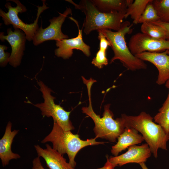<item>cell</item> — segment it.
<instances>
[{
  "label": "cell",
  "mask_w": 169,
  "mask_h": 169,
  "mask_svg": "<svg viewBox=\"0 0 169 169\" xmlns=\"http://www.w3.org/2000/svg\"><path fill=\"white\" fill-rule=\"evenodd\" d=\"M17 4L15 7H13L10 3H7L5 7L8 12L5 13L0 9V16L2 17L4 24L6 25L12 24L15 29H20L25 33L26 38L29 41L33 40L35 35L38 28V21L41 14L45 10L49 8L45 4V0H42V6H37L38 8L37 17L33 23L30 24L24 23L19 18L18 13L25 12L27 9L19 0H11Z\"/></svg>",
  "instance_id": "cell-6"
},
{
  "label": "cell",
  "mask_w": 169,
  "mask_h": 169,
  "mask_svg": "<svg viewBox=\"0 0 169 169\" xmlns=\"http://www.w3.org/2000/svg\"><path fill=\"white\" fill-rule=\"evenodd\" d=\"M121 117L125 127L133 128L141 133L155 158L157 157L159 149L167 150L169 135L160 125L153 121V118L150 115L143 111L137 116L123 114Z\"/></svg>",
  "instance_id": "cell-2"
},
{
  "label": "cell",
  "mask_w": 169,
  "mask_h": 169,
  "mask_svg": "<svg viewBox=\"0 0 169 169\" xmlns=\"http://www.w3.org/2000/svg\"><path fill=\"white\" fill-rule=\"evenodd\" d=\"M143 60L154 65L158 71L156 83L159 85L165 84L169 80V55L167 50L161 52H145L135 55Z\"/></svg>",
  "instance_id": "cell-13"
},
{
  "label": "cell",
  "mask_w": 169,
  "mask_h": 169,
  "mask_svg": "<svg viewBox=\"0 0 169 169\" xmlns=\"http://www.w3.org/2000/svg\"><path fill=\"white\" fill-rule=\"evenodd\" d=\"M38 84L43 94L44 102L36 104H33L30 101L27 102L39 109L44 117H52L54 122L57 123L64 130H73L74 128L69 119L71 111H66L59 105L55 103V98L51 94L52 90L43 82L40 81L38 82Z\"/></svg>",
  "instance_id": "cell-7"
},
{
  "label": "cell",
  "mask_w": 169,
  "mask_h": 169,
  "mask_svg": "<svg viewBox=\"0 0 169 169\" xmlns=\"http://www.w3.org/2000/svg\"><path fill=\"white\" fill-rule=\"evenodd\" d=\"M167 53L168 55H169V50H167Z\"/></svg>",
  "instance_id": "cell-31"
},
{
  "label": "cell",
  "mask_w": 169,
  "mask_h": 169,
  "mask_svg": "<svg viewBox=\"0 0 169 169\" xmlns=\"http://www.w3.org/2000/svg\"><path fill=\"white\" fill-rule=\"evenodd\" d=\"M106 51L100 49L93 59L91 63L99 69L102 68L104 66L108 64V60L106 56Z\"/></svg>",
  "instance_id": "cell-23"
},
{
  "label": "cell",
  "mask_w": 169,
  "mask_h": 169,
  "mask_svg": "<svg viewBox=\"0 0 169 169\" xmlns=\"http://www.w3.org/2000/svg\"><path fill=\"white\" fill-rule=\"evenodd\" d=\"M128 47L134 55L145 52H160L169 50V41L152 38L142 33H138L130 38Z\"/></svg>",
  "instance_id": "cell-8"
},
{
  "label": "cell",
  "mask_w": 169,
  "mask_h": 169,
  "mask_svg": "<svg viewBox=\"0 0 169 169\" xmlns=\"http://www.w3.org/2000/svg\"><path fill=\"white\" fill-rule=\"evenodd\" d=\"M12 123L9 121L6 127L3 136L0 140V158L3 167L8 165L12 159H17L20 158L18 154L13 153L11 146L15 136L19 130L12 131Z\"/></svg>",
  "instance_id": "cell-15"
},
{
  "label": "cell",
  "mask_w": 169,
  "mask_h": 169,
  "mask_svg": "<svg viewBox=\"0 0 169 169\" xmlns=\"http://www.w3.org/2000/svg\"><path fill=\"white\" fill-rule=\"evenodd\" d=\"M69 18L77 25L78 29V35L74 38L56 41V45L58 48L55 50V55L64 59H68L72 56L73 50L76 49L82 51L86 56L89 57L91 54L90 47L83 40L82 33L83 28L80 30L78 22L71 17Z\"/></svg>",
  "instance_id": "cell-10"
},
{
  "label": "cell",
  "mask_w": 169,
  "mask_h": 169,
  "mask_svg": "<svg viewBox=\"0 0 169 169\" xmlns=\"http://www.w3.org/2000/svg\"><path fill=\"white\" fill-rule=\"evenodd\" d=\"M74 5L76 9L81 11L85 18L83 25L84 32L86 35L91 32L102 29L119 30L125 13L114 12H102L99 11L91 0H81L78 4L71 0H66Z\"/></svg>",
  "instance_id": "cell-4"
},
{
  "label": "cell",
  "mask_w": 169,
  "mask_h": 169,
  "mask_svg": "<svg viewBox=\"0 0 169 169\" xmlns=\"http://www.w3.org/2000/svg\"><path fill=\"white\" fill-rule=\"evenodd\" d=\"M152 0H135L130 3L127 9L124 18L130 16L133 23L137 24L138 20L147 4Z\"/></svg>",
  "instance_id": "cell-18"
},
{
  "label": "cell",
  "mask_w": 169,
  "mask_h": 169,
  "mask_svg": "<svg viewBox=\"0 0 169 169\" xmlns=\"http://www.w3.org/2000/svg\"><path fill=\"white\" fill-rule=\"evenodd\" d=\"M43 149L39 145L34 146L38 156L42 157L49 169H74L66 161L62 155L46 144Z\"/></svg>",
  "instance_id": "cell-14"
},
{
  "label": "cell",
  "mask_w": 169,
  "mask_h": 169,
  "mask_svg": "<svg viewBox=\"0 0 169 169\" xmlns=\"http://www.w3.org/2000/svg\"><path fill=\"white\" fill-rule=\"evenodd\" d=\"M166 87L169 89V80L167 81L165 83Z\"/></svg>",
  "instance_id": "cell-30"
},
{
  "label": "cell",
  "mask_w": 169,
  "mask_h": 169,
  "mask_svg": "<svg viewBox=\"0 0 169 169\" xmlns=\"http://www.w3.org/2000/svg\"><path fill=\"white\" fill-rule=\"evenodd\" d=\"M100 11L105 13L118 12L125 13L132 0H91Z\"/></svg>",
  "instance_id": "cell-17"
},
{
  "label": "cell",
  "mask_w": 169,
  "mask_h": 169,
  "mask_svg": "<svg viewBox=\"0 0 169 169\" xmlns=\"http://www.w3.org/2000/svg\"><path fill=\"white\" fill-rule=\"evenodd\" d=\"M95 138L82 140L79 136L72 133L71 131L64 130L57 123L54 122L50 132L41 142L42 143H52V148L60 154H67L69 163L74 168L76 165L75 158L78 152L89 146L104 144L105 142L97 141Z\"/></svg>",
  "instance_id": "cell-3"
},
{
  "label": "cell",
  "mask_w": 169,
  "mask_h": 169,
  "mask_svg": "<svg viewBox=\"0 0 169 169\" xmlns=\"http://www.w3.org/2000/svg\"><path fill=\"white\" fill-rule=\"evenodd\" d=\"M32 169H45L40 161V157L38 156L34 158L32 161Z\"/></svg>",
  "instance_id": "cell-27"
},
{
  "label": "cell",
  "mask_w": 169,
  "mask_h": 169,
  "mask_svg": "<svg viewBox=\"0 0 169 169\" xmlns=\"http://www.w3.org/2000/svg\"><path fill=\"white\" fill-rule=\"evenodd\" d=\"M158 111L153 118L154 121L160 125L169 135V90L166 100Z\"/></svg>",
  "instance_id": "cell-19"
},
{
  "label": "cell",
  "mask_w": 169,
  "mask_h": 169,
  "mask_svg": "<svg viewBox=\"0 0 169 169\" xmlns=\"http://www.w3.org/2000/svg\"><path fill=\"white\" fill-rule=\"evenodd\" d=\"M7 35L0 33V39L2 41H7L12 48L11 53L9 59V64L14 67H16L20 64L25 49L26 36L23 32L19 29L13 31L11 28L7 29Z\"/></svg>",
  "instance_id": "cell-12"
},
{
  "label": "cell",
  "mask_w": 169,
  "mask_h": 169,
  "mask_svg": "<svg viewBox=\"0 0 169 169\" xmlns=\"http://www.w3.org/2000/svg\"><path fill=\"white\" fill-rule=\"evenodd\" d=\"M159 18V21L169 23V0H155L152 1Z\"/></svg>",
  "instance_id": "cell-21"
},
{
  "label": "cell",
  "mask_w": 169,
  "mask_h": 169,
  "mask_svg": "<svg viewBox=\"0 0 169 169\" xmlns=\"http://www.w3.org/2000/svg\"><path fill=\"white\" fill-rule=\"evenodd\" d=\"M72 13L70 8H66L63 13H59L58 17H54L49 20L50 24L47 27L44 29L41 26L37 30L34 37L33 44L37 45L46 41H58L68 38V36L62 33L61 27L66 17L71 14Z\"/></svg>",
  "instance_id": "cell-9"
},
{
  "label": "cell",
  "mask_w": 169,
  "mask_h": 169,
  "mask_svg": "<svg viewBox=\"0 0 169 169\" xmlns=\"http://www.w3.org/2000/svg\"><path fill=\"white\" fill-rule=\"evenodd\" d=\"M106 161L104 165L102 167L98 168L97 169H114L115 167V166L111 164L109 161V157L108 155L106 156Z\"/></svg>",
  "instance_id": "cell-28"
},
{
  "label": "cell",
  "mask_w": 169,
  "mask_h": 169,
  "mask_svg": "<svg viewBox=\"0 0 169 169\" xmlns=\"http://www.w3.org/2000/svg\"><path fill=\"white\" fill-rule=\"evenodd\" d=\"M152 0L146 5L138 20V24L159 21V18L152 4Z\"/></svg>",
  "instance_id": "cell-22"
},
{
  "label": "cell",
  "mask_w": 169,
  "mask_h": 169,
  "mask_svg": "<svg viewBox=\"0 0 169 169\" xmlns=\"http://www.w3.org/2000/svg\"><path fill=\"white\" fill-rule=\"evenodd\" d=\"M125 153L116 156L109 157L110 162L115 167L122 166L129 163L139 164L145 163L151 156V152L148 145H134L129 147Z\"/></svg>",
  "instance_id": "cell-11"
},
{
  "label": "cell",
  "mask_w": 169,
  "mask_h": 169,
  "mask_svg": "<svg viewBox=\"0 0 169 169\" xmlns=\"http://www.w3.org/2000/svg\"><path fill=\"white\" fill-rule=\"evenodd\" d=\"M116 143L112 146L111 153L115 156H118L122 151L131 146L141 143L144 140L135 129L125 127L124 132L118 137Z\"/></svg>",
  "instance_id": "cell-16"
},
{
  "label": "cell",
  "mask_w": 169,
  "mask_h": 169,
  "mask_svg": "<svg viewBox=\"0 0 169 169\" xmlns=\"http://www.w3.org/2000/svg\"><path fill=\"white\" fill-rule=\"evenodd\" d=\"M141 33L150 37L159 39H166L164 30L160 26L151 22H145L142 24L141 27Z\"/></svg>",
  "instance_id": "cell-20"
},
{
  "label": "cell",
  "mask_w": 169,
  "mask_h": 169,
  "mask_svg": "<svg viewBox=\"0 0 169 169\" xmlns=\"http://www.w3.org/2000/svg\"><path fill=\"white\" fill-rule=\"evenodd\" d=\"M142 169H149L145 163H142L139 164Z\"/></svg>",
  "instance_id": "cell-29"
},
{
  "label": "cell",
  "mask_w": 169,
  "mask_h": 169,
  "mask_svg": "<svg viewBox=\"0 0 169 169\" xmlns=\"http://www.w3.org/2000/svg\"><path fill=\"white\" fill-rule=\"evenodd\" d=\"M98 32V38L100 40L99 49L106 51L109 46L110 47V44L105 36L101 32Z\"/></svg>",
  "instance_id": "cell-25"
},
{
  "label": "cell",
  "mask_w": 169,
  "mask_h": 169,
  "mask_svg": "<svg viewBox=\"0 0 169 169\" xmlns=\"http://www.w3.org/2000/svg\"><path fill=\"white\" fill-rule=\"evenodd\" d=\"M132 25L128 21L123 22L120 29L115 31L107 29L97 30L102 33L109 42L114 55L110 61L112 63L119 60L128 70L134 71L146 69L147 64L131 52L125 40V35L132 32Z\"/></svg>",
  "instance_id": "cell-5"
},
{
  "label": "cell",
  "mask_w": 169,
  "mask_h": 169,
  "mask_svg": "<svg viewBox=\"0 0 169 169\" xmlns=\"http://www.w3.org/2000/svg\"><path fill=\"white\" fill-rule=\"evenodd\" d=\"M8 47L4 45H0V64L1 66H5L9 61L10 56V54L5 52V50L7 49Z\"/></svg>",
  "instance_id": "cell-24"
},
{
  "label": "cell",
  "mask_w": 169,
  "mask_h": 169,
  "mask_svg": "<svg viewBox=\"0 0 169 169\" xmlns=\"http://www.w3.org/2000/svg\"><path fill=\"white\" fill-rule=\"evenodd\" d=\"M150 22L158 25L162 28L165 33L166 39L169 41V23L163 22L160 21Z\"/></svg>",
  "instance_id": "cell-26"
},
{
  "label": "cell",
  "mask_w": 169,
  "mask_h": 169,
  "mask_svg": "<svg viewBox=\"0 0 169 169\" xmlns=\"http://www.w3.org/2000/svg\"><path fill=\"white\" fill-rule=\"evenodd\" d=\"M84 83L86 86L89 104L88 106L82 108V112L90 117L93 121L95 126L93 131L95 138L105 139L111 142H115L117 139L124 131L125 126L122 117L113 119L114 115L110 109V104L104 106L103 117H101L95 112L93 109L91 97V90L93 84L96 82L92 78L89 79L82 77Z\"/></svg>",
  "instance_id": "cell-1"
}]
</instances>
